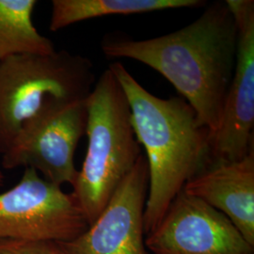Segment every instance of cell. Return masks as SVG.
Instances as JSON below:
<instances>
[{
	"label": "cell",
	"instance_id": "obj_1",
	"mask_svg": "<svg viewBox=\"0 0 254 254\" xmlns=\"http://www.w3.org/2000/svg\"><path fill=\"white\" fill-rule=\"evenodd\" d=\"M237 39L236 19L226 1H218L179 30L147 40L107 34L101 48L108 58L135 60L162 74L212 138L235 71Z\"/></svg>",
	"mask_w": 254,
	"mask_h": 254
},
{
	"label": "cell",
	"instance_id": "obj_2",
	"mask_svg": "<svg viewBox=\"0 0 254 254\" xmlns=\"http://www.w3.org/2000/svg\"><path fill=\"white\" fill-rule=\"evenodd\" d=\"M109 70L126 93L136 138L146 152L149 190L145 235L160 223L185 185L209 162L210 133L181 97L163 99L147 91L116 62Z\"/></svg>",
	"mask_w": 254,
	"mask_h": 254
},
{
	"label": "cell",
	"instance_id": "obj_3",
	"mask_svg": "<svg viewBox=\"0 0 254 254\" xmlns=\"http://www.w3.org/2000/svg\"><path fill=\"white\" fill-rule=\"evenodd\" d=\"M86 102L88 148L72 193L90 226L142 154L126 93L109 68Z\"/></svg>",
	"mask_w": 254,
	"mask_h": 254
},
{
	"label": "cell",
	"instance_id": "obj_4",
	"mask_svg": "<svg viewBox=\"0 0 254 254\" xmlns=\"http://www.w3.org/2000/svg\"><path fill=\"white\" fill-rule=\"evenodd\" d=\"M91 61L66 50L11 56L0 64V154L23 127L55 106L85 100L95 84Z\"/></svg>",
	"mask_w": 254,
	"mask_h": 254
},
{
	"label": "cell",
	"instance_id": "obj_5",
	"mask_svg": "<svg viewBox=\"0 0 254 254\" xmlns=\"http://www.w3.org/2000/svg\"><path fill=\"white\" fill-rule=\"evenodd\" d=\"M88 228L73 193L33 169H25L21 180L0 194V240L67 243Z\"/></svg>",
	"mask_w": 254,
	"mask_h": 254
},
{
	"label": "cell",
	"instance_id": "obj_6",
	"mask_svg": "<svg viewBox=\"0 0 254 254\" xmlns=\"http://www.w3.org/2000/svg\"><path fill=\"white\" fill-rule=\"evenodd\" d=\"M86 100L55 106L27 122L2 154V168L33 169L46 181L60 187L73 186L78 173L73 157L86 135Z\"/></svg>",
	"mask_w": 254,
	"mask_h": 254
},
{
	"label": "cell",
	"instance_id": "obj_7",
	"mask_svg": "<svg viewBox=\"0 0 254 254\" xmlns=\"http://www.w3.org/2000/svg\"><path fill=\"white\" fill-rule=\"evenodd\" d=\"M145 245L153 254H254L225 215L184 191L146 236Z\"/></svg>",
	"mask_w": 254,
	"mask_h": 254
},
{
	"label": "cell",
	"instance_id": "obj_8",
	"mask_svg": "<svg viewBox=\"0 0 254 254\" xmlns=\"http://www.w3.org/2000/svg\"><path fill=\"white\" fill-rule=\"evenodd\" d=\"M226 3L237 25V53L220 123L210 140V157L233 161L254 149V1Z\"/></svg>",
	"mask_w": 254,
	"mask_h": 254
},
{
	"label": "cell",
	"instance_id": "obj_9",
	"mask_svg": "<svg viewBox=\"0 0 254 254\" xmlns=\"http://www.w3.org/2000/svg\"><path fill=\"white\" fill-rule=\"evenodd\" d=\"M149 190L145 155L114 192L89 228L71 242L61 243L66 254H150L145 245L144 212Z\"/></svg>",
	"mask_w": 254,
	"mask_h": 254
},
{
	"label": "cell",
	"instance_id": "obj_10",
	"mask_svg": "<svg viewBox=\"0 0 254 254\" xmlns=\"http://www.w3.org/2000/svg\"><path fill=\"white\" fill-rule=\"evenodd\" d=\"M183 191L225 215L254 246V149L238 160H211Z\"/></svg>",
	"mask_w": 254,
	"mask_h": 254
},
{
	"label": "cell",
	"instance_id": "obj_11",
	"mask_svg": "<svg viewBox=\"0 0 254 254\" xmlns=\"http://www.w3.org/2000/svg\"><path fill=\"white\" fill-rule=\"evenodd\" d=\"M206 5L201 0H53L49 29L58 31L89 19L113 14L147 13Z\"/></svg>",
	"mask_w": 254,
	"mask_h": 254
},
{
	"label": "cell",
	"instance_id": "obj_12",
	"mask_svg": "<svg viewBox=\"0 0 254 254\" xmlns=\"http://www.w3.org/2000/svg\"><path fill=\"white\" fill-rule=\"evenodd\" d=\"M35 0H0V64L11 56L52 54L54 44L33 24Z\"/></svg>",
	"mask_w": 254,
	"mask_h": 254
},
{
	"label": "cell",
	"instance_id": "obj_13",
	"mask_svg": "<svg viewBox=\"0 0 254 254\" xmlns=\"http://www.w3.org/2000/svg\"><path fill=\"white\" fill-rule=\"evenodd\" d=\"M0 254H66L61 243L53 241L0 240Z\"/></svg>",
	"mask_w": 254,
	"mask_h": 254
},
{
	"label": "cell",
	"instance_id": "obj_14",
	"mask_svg": "<svg viewBox=\"0 0 254 254\" xmlns=\"http://www.w3.org/2000/svg\"><path fill=\"white\" fill-rule=\"evenodd\" d=\"M4 180H5V175L0 171V187L4 185Z\"/></svg>",
	"mask_w": 254,
	"mask_h": 254
}]
</instances>
